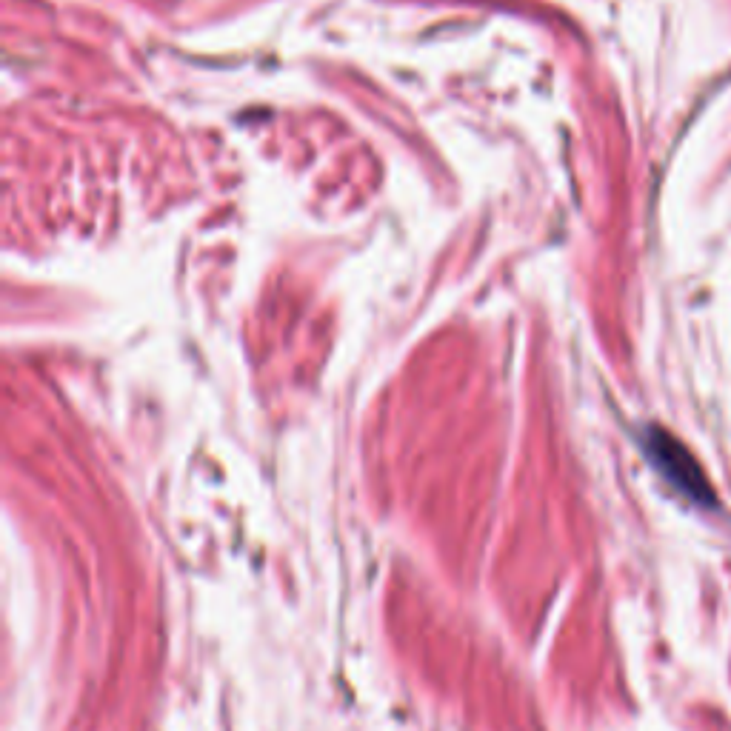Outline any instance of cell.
<instances>
[{"instance_id": "obj_1", "label": "cell", "mask_w": 731, "mask_h": 731, "mask_svg": "<svg viewBox=\"0 0 731 731\" xmlns=\"http://www.w3.org/2000/svg\"><path fill=\"white\" fill-rule=\"evenodd\" d=\"M646 455L657 466V472L666 477L677 492L686 494L689 500L700 503V506H712V486H709V480L700 472L697 460L689 455V449L680 440H674L663 429H649V435H646Z\"/></svg>"}]
</instances>
